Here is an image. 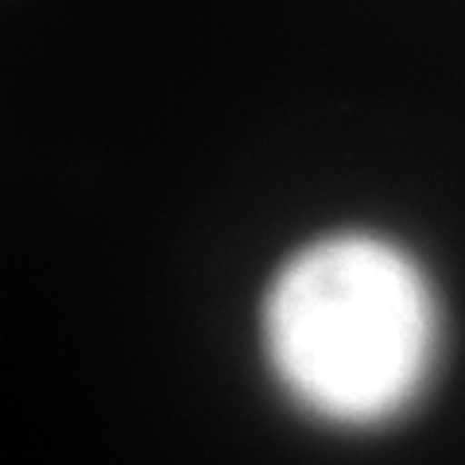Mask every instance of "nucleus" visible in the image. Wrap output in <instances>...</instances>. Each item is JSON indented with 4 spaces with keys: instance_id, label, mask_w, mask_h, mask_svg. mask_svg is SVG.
Returning a JSON list of instances; mask_svg holds the SVG:
<instances>
[{
    "instance_id": "obj_1",
    "label": "nucleus",
    "mask_w": 465,
    "mask_h": 465,
    "mask_svg": "<svg viewBox=\"0 0 465 465\" xmlns=\"http://www.w3.org/2000/svg\"><path fill=\"white\" fill-rule=\"evenodd\" d=\"M268 333L307 400L338 415H376L407 396L423 365V287L372 241L314 244L275 283Z\"/></svg>"
}]
</instances>
